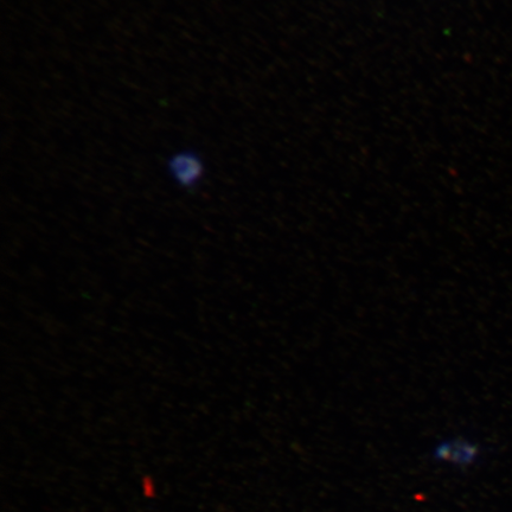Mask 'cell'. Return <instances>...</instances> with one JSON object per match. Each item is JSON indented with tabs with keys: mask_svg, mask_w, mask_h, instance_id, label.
Segmentation results:
<instances>
[{
	"mask_svg": "<svg viewBox=\"0 0 512 512\" xmlns=\"http://www.w3.org/2000/svg\"><path fill=\"white\" fill-rule=\"evenodd\" d=\"M171 177L182 187H194L203 176V163L195 153L183 151L170 159Z\"/></svg>",
	"mask_w": 512,
	"mask_h": 512,
	"instance_id": "cell-1",
	"label": "cell"
}]
</instances>
